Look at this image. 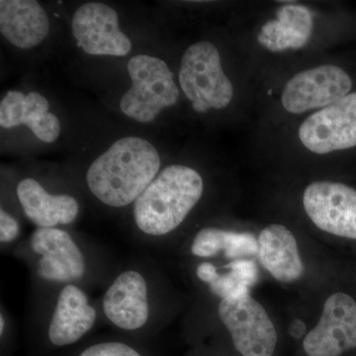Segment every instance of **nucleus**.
<instances>
[{
    "label": "nucleus",
    "mask_w": 356,
    "mask_h": 356,
    "mask_svg": "<svg viewBox=\"0 0 356 356\" xmlns=\"http://www.w3.org/2000/svg\"><path fill=\"white\" fill-rule=\"evenodd\" d=\"M161 159L153 144L140 137L116 140L91 163L86 184L100 202L113 208L135 203L161 170Z\"/></svg>",
    "instance_id": "1"
},
{
    "label": "nucleus",
    "mask_w": 356,
    "mask_h": 356,
    "mask_svg": "<svg viewBox=\"0 0 356 356\" xmlns=\"http://www.w3.org/2000/svg\"><path fill=\"white\" fill-rule=\"evenodd\" d=\"M203 191L197 170L184 165L166 166L134 203L136 226L147 236L172 233L197 205Z\"/></svg>",
    "instance_id": "2"
},
{
    "label": "nucleus",
    "mask_w": 356,
    "mask_h": 356,
    "mask_svg": "<svg viewBox=\"0 0 356 356\" xmlns=\"http://www.w3.org/2000/svg\"><path fill=\"white\" fill-rule=\"evenodd\" d=\"M178 81L197 113L226 109L235 96L234 84L222 69L220 51L211 42H196L186 49Z\"/></svg>",
    "instance_id": "3"
},
{
    "label": "nucleus",
    "mask_w": 356,
    "mask_h": 356,
    "mask_svg": "<svg viewBox=\"0 0 356 356\" xmlns=\"http://www.w3.org/2000/svg\"><path fill=\"white\" fill-rule=\"evenodd\" d=\"M132 86L123 95L120 109L134 120L151 123L161 110L177 104L180 91L172 70L161 58L138 55L128 63Z\"/></svg>",
    "instance_id": "4"
},
{
    "label": "nucleus",
    "mask_w": 356,
    "mask_h": 356,
    "mask_svg": "<svg viewBox=\"0 0 356 356\" xmlns=\"http://www.w3.org/2000/svg\"><path fill=\"white\" fill-rule=\"evenodd\" d=\"M353 84L339 65L322 64L300 70L281 90V108L290 115L313 113L350 95Z\"/></svg>",
    "instance_id": "5"
},
{
    "label": "nucleus",
    "mask_w": 356,
    "mask_h": 356,
    "mask_svg": "<svg viewBox=\"0 0 356 356\" xmlns=\"http://www.w3.org/2000/svg\"><path fill=\"white\" fill-rule=\"evenodd\" d=\"M300 145L310 154L325 156L356 147V91L310 113L297 130Z\"/></svg>",
    "instance_id": "6"
},
{
    "label": "nucleus",
    "mask_w": 356,
    "mask_h": 356,
    "mask_svg": "<svg viewBox=\"0 0 356 356\" xmlns=\"http://www.w3.org/2000/svg\"><path fill=\"white\" fill-rule=\"evenodd\" d=\"M218 314L241 355H273L277 332L266 309L250 295L238 299H222Z\"/></svg>",
    "instance_id": "7"
},
{
    "label": "nucleus",
    "mask_w": 356,
    "mask_h": 356,
    "mask_svg": "<svg viewBox=\"0 0 356 356\" xmlns=\"http://www.w3.org/2000/svg\"><path fill=\"white\" fill-rule=\"evenodd\" d=\"M303 207L317 228L331 235L356 240V189L329 180L306 187Z\"/></svg>",
    "instance_id": "8"
},
{
    "label": "nucleus",
    "mask_w": 356,
    "mask_h": 356,
    "mask_svg": "<svg viewBox=\"0 0 356 356\" xmlns=\"http://www.w3.org/2000/svg\"><path fill=\"white\" fill-rule=\"evenodd\" d=\"M308 356H341L356 348V302L350 295L334 293L325 302L317 325L303 341Z\"/></svg>",
    "instance_id": "9"
},
{
    "label": "nucleus",
    "mask_w": 356,
    "mask_h": 356,
    "mask_svg": "<svg viewBox=\"0 0 356 356\" xmlns=\"http://www.w3.org/2000/svg\"><path fill=\"white\" fill-rule=\"evenodd\" d=\"M72 30L77 46L88 55L124 57L132 50L131 40L119 27L118 14L102 2L79 6Z\"/></svg>",
    "instance_id": "10"
},
{
    "label": "nucleus",
    "mask_w": 356,
    "mask_h": 356,
    "mask_svg": "<svg viewBox=\"0 0 356 356\" xmlns=\"http://www.w3.org/2000/svg\"><path fill=\"white\" fill-rule=\"evenodd\" d=\"M30 245L33 252L40 255L37 273L42 280L70 284L86 274V257L65 229H36Z\"/></svg>",
    "instance_id": "11"
},
{
    "label": "nucleus",
    "mask_w": 356,
    "mask_h": 356,
    "mask_svg": "<svg viewBox=\"0 0 356 356\" xmlns=\"http://www.w3.org/2000/svg\"><path fill=\"white\" fill-rule=\"evenodd\" d=\"M315 31V14L305 4L282 2L273 18L262 23L257 41L273 54L296 51L310 43Z\"/></svg>",
    "instance_id": "12"
},
{
    "label": "nucleus",
    "mask_w": 356,
    "mask_h": 356,
    "mask_svg": "<svg viewBox=\"0 0 356 356\" xmlns=\"http://www.w3.org/2000/svg\"><path fill=\"white\" fill-rule=\"evenodd\" d=\"M103 312L110 322L123 331H137L149 317L147 280L136 270L119 274L105 292Z\"/></svg>",
    "instance_id": "13"
},
{
    "label": "nucleus",
    "mask_w": 356,
    "mask_h": 356,
    "mask_svg": "<svg viewBox=\"0 0 356 356\" xmlns=\"http://www.w3.org/2000/svg\"><path fill=\"white\" fill-rule=\"evenodd\" d=\"M49 109L48 99L36 91L27 95L21 91H8L0 102V126L4 129L27 126L40 140L51 144L60 137V124Z\"/></svg>",
    "instance_id": "14"
},
{
    "label": "nucleus",
    "mask_w": 356,
    "mask_h": 356,
    "mask_svg": "<svg viewBox=\"0 0 356 356\" xmlns=\"http://www.w3.org/2000/svg\"><path fill=\"white\" fill-rule=\"evenodd\" d=\"M96 317L97 314L86 293L70 283L58 294L49 325V341L58 348L72 346L91 331Z\"/></svg>",
    "instance_id": "15"
},
{
    "label": "nucleus",
    "mask_w": 356,
    "mask_h": 356,
    "mask_svg": "<svg viewBox=\"0 0 356 356\" xmlns=\"http://www.w3.org/2000/svg\"><path fill=\"white\" fill-rule=\"evenodd\" d=\"M0 32L13 46L30 50L47 38L50 20L38 1L1 0Z\"/></svg>",
    "instance_id": "16"
},
{
    "label": "nucleus",
    "mask_w": 356,
    "mask_h": 356,
    "mask_svg": "<svg viewBox=\"0 0 356 356\" xmlns=\"http://www.w3.org/2000/svg\"><path fill=\"white\" fill-rule=\"evenodd\" d=\"M16 192L26 217L38 228L69 225L79 215V205L76 198L67 194H50L33 178L21 180Z\"/></svg>",
    "instance_id": "17"
},
{
    "label": "nucleus",
    "mask_w": 356,
    "mask_h": 356,
    "mask_svg": "<svg viewBox=\"0 0 356 356\" xmlns=\"http://www.w3.org/2000/svg\"><path fill=\"white\" fill-rule=\"evenodd\" d=\"M259 255L262 266L276 280L291 283L304 273L296 238L286 227L269 225L259 236Z\"/></svg>",
    "instance_id": "18"
},
{
    "label": "nucleus",
    "mask_w": 356,
    "mask_h": 356,
    "mask_svg": "<svg viewBox=\"0 0 356 356\" xmlns=\"http://www.w3.org/2000/svg\"><path fill=\"white\" fill-rule=\"evenodd\" d=\"M191 252L199 257H213L222 252L228 259L236 261L259 254V241L248 232L238 233L209 227L198 232Z\"/></svg>",
    "instance_id": "19"
},
{
    "label": "nucleus",
    "mask_w": 356,
    "mask_h": 356,
    "mask_svg": "<svg viewBox=\"0 0 356 356\" xmlns=\"http://www.w3.org/2000/svg\"><path fill=\"white\" fill-rule=\"evenodd\" d=\"M228 273L219 274L209 283L211 291L222 299H238L250 295L257 281V267L250 259H236L227 264Z\"/></svg>",
    "instance_id": "20"
},
{
    "label": "nucleus",
    "mask_w": 356,
    "mask_h": 356,
    "mask_svg": "<svg viewBox=\"0 0 356 356\" xmlns=\"http://www.w3.org/2000/svg\"><path fill=\"white\" fill-rule=\"evenodd\" d=\"M79 356H143L127 343L120 341H104L92 344L81 351Z\"/></svg>",
    "instance_id": "21"
},
{
    "label": "nucleus",
    "mask_w": 356,
    "mask_h": 356,
    "mask_svg": "<svg viewBox=\"0 0 356 356\" xmlns=\"http://www.w3.org/2000/svg\"><path fill=\"white\" fill-rule=\"evenodd\" d=\"M20 227L18 222L6 210H0V242L13 243L19 236Z\"/></svg>",
    "instance_id": "22"
},
{
    "label": "nucleus",
    "mask_w": 356,
    "mask_h": 356,
    "mask_svg": "<svg viewBox=\"0 0 356 356\" xmlns=\"http://www.w3.org/2000/svg\"><path fill=\"white\" fill-rule=\"evenodd\" d=\"M196 275L206 284H209L218 275L217 268L210 262H202L196 269Z\"/></svg>",
    "instance_id": "23"
},
{
    "label": "nucleus",
    "mask_w": 356,
    "mask_h": 356,
    "mask_svg": "<svg viewBox=\"0 0 356 356\" xmlns=\"http://www.w3.org/2000/svg\"><path fill=\"white\" fill-rule=\"evenodd\" d=\"M306 332V325L301 320H295L290 327V334L294 339H300L304 336Z\"/></svg>",
    "instance_id": "24"
},
{
    "label": "nucleus",
    "mask_w": 356,
    "mask_h": 356,
    "mask_svg": "<svg viewBox=\"0 0 356 356\" xmlns=\"http://www.w3.org/2000/svg\"><path fill=\"white\" fill-rule=\"evenodd\" d=\"M0 325H1V327H0V332H1L2 336L4 332V325H6V323H4L3 315L0 316Z\"/></svg>",
    "instance_id": "25"
}]
</instances>
